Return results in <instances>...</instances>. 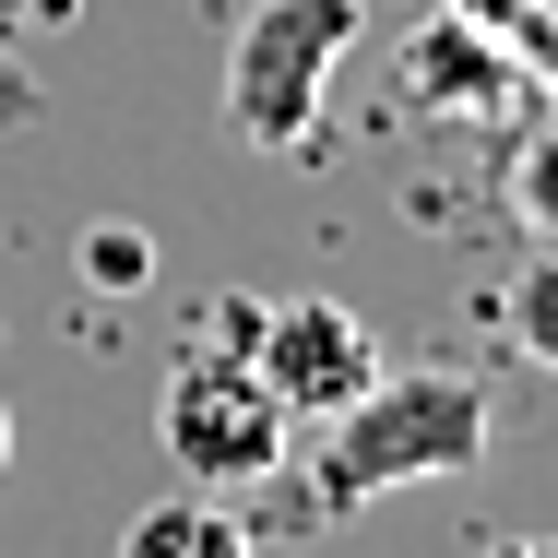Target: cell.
Instances as JSON below:
<instances>
[{
	"label": "cell",
	"mask_w": 558,
	"mask_h": 558,
	"mask_svg": "<svg viewBox=\"0 0 558 558\" xmlns=\"http://www.w3.org/2000/svg\"><path fill=\"white\" fill-rule=\"evenodd\" d=\"M475 463H487V380H463V368H380L344 416L310 428V511L356 523L368 499L440 487V475H475Z\"/></svg>",
	"instance_id": "1"
},
{
	"label": "cell",
	"mask_w": 558,
	"mask_h": 558,
	"mask_svg": "<svg viewBox=\"0 0 558 558\" xmlns=\"http://www.w3.org/2000/svg\"><path fill=\"white\" fill-rule=\"evenodd\" d=\"M356 24H368V0H250L238 36H226V143L238 155H298L333 108Z\"/></svg>",
	"instance_id": "2"
},
{
	"label": "cell",
	"mask_w": 558,
	"mask_h": 558,
	"mask_svg": "<svg viewBox=\"0 0 558 558\" xmlns=\"http://www.w3.org/2000/svg\"><path fill=\"white\" fill-rule=\"evenodd\" d=\"M155 440H167V463H179V487L238 499V487H274V475H286L298 428H286V404L262 392V368H250L238 344L203 333L179 368H167V392H155Z\"/></svg>",
	"instance_id": "3"
},
{
	"label": "cell",
	"mask_w": 558,
	"mask_h": 558,
	"mask_svg": "<svg viewBox=\"0 0 558 558\" xmlns=\"http://www.w3.org/2000/svg\"><path fill=\"white\" fill-rule=\"evenodd\" d=\"M250 368H262V392L286 404V428H322V416H344V404L380 380V333H368L344 298H286V310H262Z\"/></svg>",
	"instance_id": "4"
},
{
	"label": "cell",
	"mask_w": 558,
	"mask_h": 558,
	"mask_svg": "<svg viewBox=\"0 0 558 558\" xmlns=\"http://www.w3.org/2000/svg\"><path fill=\"white\" fill-rule=\"evenodd\" d=\"M404 96H428V108H451V119H499L523 96V48L487 36V24H463V12H440V24H416V48H404Z\"/></svg>",
	"instance_id": "5"
},
{
	"label": "cell",
	"mask_w": 558,
	"mask_h": 558,
	"mask_svg": "<svg viewBox=\"0 0 558 558\" xmlns=\"http://www.w3.org/2000/svg\"><path fill=\"white\" fill-rule=\"evenodd\" d=\"M119 558H262V547H250V523H238L226 499L179 487V499H155V511L119 523Z\"/></svg>",
	"instance_id": "6"
},
{
	"label": "cell",
	"mask_w": 558,
	"mask_h": 558,
	"mask_svg": "<svg viewBox=\"0 0 558 558\" xmlns=\"http://www.w3.org/2000/svg\"><path fill=\"white\" fill-rule=\"evenodd\" d=\"M511 344H523L535 368H558V250H535L523 286H511Z\"/></svg>",
	"instance_id": "7"
},
{
	"label": "cell",
	"mask_w": 558,
	"mask_h": 558,
	"mask_svg": "<svg viewBox=\"0 0 558 558\" xmlns=\"http://www.w3.org/2000/svg\"><path fill=\"white\" fill-rule=\"evenodd\" d=\"M84 286H108V298L155 286V238L143 226H84Z\"/></svg>",
	"instance_id": "8"
},
{
	"label": "cell",
	"mask_w": 558,
	"mask_h": 558,
	"mask_svg": "<svg viewBox=\"0 0 558 558\" xmlns=\"http://www.w3.org/2000/svg\"><path fill=\"white\" fill-rule=\"evenodd\" d=\"M511 48H523V72H535V84H558V0H535V12L511 24Z\"/></svg>",
	"instance_id": "9"
},
{
	"label": "cell",
	"mask_w": 558,
	"mask_h": 558,
	"mask_svg": "<svg viewBox=\"0 0 558 558\" xmlns=\"http://www.w3.org/2000/svg\"><path fill=\"white\" fill-rule=\"evenodd\" d=\"M440 12H463V24H487V36H511V24L535 12V0H440Z\"/></svg>",
	"instance_id": "10"
},
{
	"label": "cell",
	"mask_w": 558,
	"mask_h": 558,
	"mask_svg": "<svg viewBox=\"0 0 558 558\" xmlns=\"http://www.w3.org/2000/svg\"><path fill=\"white\" fill-rule=\"evenodd\" d=\"M475 558H558V535H499V547H475Z\"/></svg>",
	"instance_id": "11"
},
{
	"label": "cell",
	"mask_w": 558,
	"mask_h": 558,
	"mask_svg": "<svg viewBox=\"0 0 558 558\" xmlns=\"http://www.w3.org/2000/svg\"><path fill=\"white\" fill-rule=\"evenodd\" d=\"M24 24H36V0H0V48H12V36H24Z\"/></svg>",
	"instance_id": "12"
},
{
	"label": "cell",
	"mask_w": 558,
	"mask_h": 558,
	"mask_svg": "<svg viewBox=\"0 0 558 558\" xmlns=\"http://www.w3.org/2000/svg\"><path fill=\"white\" fill-rule=\"evenodd\" d=\"M0 463H12V404H0Z\"/></svg>",
	"instance_id": "13"
}]
</instances>
